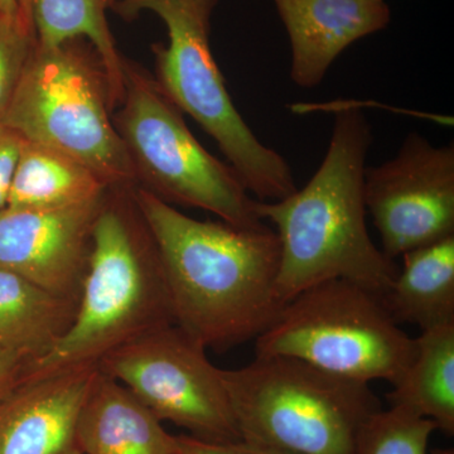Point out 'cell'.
<instances>
[{"mask_svg": "<svg viewBox=\"0 0 454 454\" xmlns=\"http://www.w3.org/2000/svg\"><path fill=\"white\" fill-rule=\"evenodd\" d=\"M98 365L23 373L0 399V454H82L80 411Z\"/></svg>", "mask_w": 454, "mask_h": 454, "instance_id": "cell-12", "label": "cell"}, {"mask_svg": "<svg viewBox=\"0 0 454 454\" xmlns=\"http://www.w3.org/2000/svg\"><path fill=\"white\" fill-rule=\"evenodd\" d=\"M207 348L173 324L113 349L101 372L134 394L160 420L208 443H234L241 435L221 369Z\"/></svg>", "mask_w": 454, "mask_h": 454, "instance_id": "cell-9", "label": "cell"}, {"mask_svg": "<svg viewBox=\"0 0 454 454\" xmlns=\"http://www.w3.org/2000/svg\"><path fill=\"white\" fill-rule=\"evenodd\" d=\"M366 212L394 260L454 235V146L411 133L395 157L366 167Z\"/></svg>", "mask_w": 454, "mask_h": 454, "instance_id": "cell-10", "label": "cell"}, {"mask_svg": "<svg viewBox=\"0 0 454 454\" xmlns=\"http://www.w3.org/2000/svg\"><path fill=\"white\" fill-rule=\"evenodd\" d=\"M255 356L297 358L348 380L396 385L415 352L380 295L348 280L316 284L284 304Z\"/></svg>", "mask_w": 454, "mask_h": 454, "instance_id": "cell-7", "label": "cell"}, {"mask_svg": "<svg viewBox=\"0 0 454 454\" xmlns=\"http://www.w3.org/2000/svg\"><path fill=\"white\" fill-rule=\"evenodd\" d=\"M241 441L295 454H355L358 432L380 411L366 382L284 356L221 369Z\"/></svg>", "mask_w": 454, "mask_h": 454, "instance_id": "cell-4", "label": "cell"}, {"mask_svg": "<svg viewBox=\"0 0 454 454\" xmlns=\"http://www.w3.org/2000/svg\"><path fill=\"white\" fill-rule=\"evenodd\" d=\"M131 188L107 191L73 325L25 373L98 365L119 346L176 324L157 247Z\"/></svg>", "mask_w": 454, "mask_h": 454, "instance_id": "cell-3", "label": "cell"}, {"mask_svg": "<svg viewBox=\"0 0 454 454\" xmlns=\"http://www.w3.org/2000/svg\"><path fill=\"white\" fill-rule=\"evenodd\" d=\"M131 196L157 247L176 325L206 348L225 351L273 324L283 309L273 229L196 220L140 186Z\"/></svg>", "mask_w": 454, "mask_h": 454, "instance_id": "cell-1", "label": "cell"}, {"mask_svg": "<svg viewBox=\"0 0 454 454\" xmlns=\"http://www.w3.org/2000/svg\"><path fill=\"white\" fill-rule=\"evenodd\" d=\"M106 8L104 0H33V26L42 46L88 41L103 65L116 106L124 95L125 59L116 49Z\"/></svg>", "mask_w": 454, "mask_h": 454, "instance_id": "cell-19", "label": "cell"}, {"mask_svg": "<svg viewBox=\"0 0 454 454\" xmlns=\"http://www.w3.org/2000/svg\"><path fill=\"white\" fill-rule=\"evenodd\" d=\"M178 454H295L278 448L258 446L247 442L234 443H208L190 435L175 437Z\"/></svg>", "mask_w": 454, "mask_h": 454, "instance_id": "cell-22", "label": "cell"}, {"mask_svg": "<svg viewBox=\"0 0 454 454\" xmlns=\"http://www.w3.org/2000/svg\"><path fill=\"white\" fill-rule=\"evenodd\" d=\"M88 43L42 46L35 40L0 124L85 164L110 187H134L136 172L110 114L109 82Z\"/></svg>", "mask_w": 454, "mask_h": 454, "instance_id": "cell-5", "label": "cell"}, {"mask_svg": "<svg viewBox=\"0 0 454 454\" xmlns=\"http://www.w3.org/2000/svg\"><path fill=\"white\" fill-rule=\"evenodd\" d=\"M106 193L66 207L0 210V267L79 301L95 223Z\"/></svg>", "mask_w": 454, "mask_h": 454, "instance_id": "cell-11", "label": "cell"}, {"mask_svg": "<svg viewBox=\"0 0 454 454\" xmlns=\"http://www.w3.org/2000/svg\"><path fill=\"white\" fill-rule=\"evenodd\" d=\"M25 139L0 124V210L7 207L12 179Z\"/></svg>", "mask_w": 454, "mask_h": 454, "instance_id": "cell-23", "label": "cell"}, {"mask_svg": "<svg viewBox=\"0 0 454 454\" xmlns=\"http://www.w3.org/2000/svg\"><path fill=\"white\" fill-rule=\"evenodd\" d=\"M27 361L7 348H0V399L22 379Z\"/></svg>", "mask_w": 454, "mask_h": 454, "instance_id": "cell-24", "label": "cell"}, {"mask_svg": "<svg viewBox=\"0 0 454 454\" xmlns=\"http://www.w3.org/2000/svg\"><path fill=\"white\" fill-rule=\"evenodd\" d=\"M333 136L309 184L278 201H259L260 219L276 226L280 245L276 292L286 304L327 280H348L384 297L397 276L366 226L364 175L372 142L360 109H334Z\"/></svg>", "mask_w": 454, "mask_h": 454, "instance_id": "cell-2", "label": "cell"}, {"mask_svg": "<svg viewBox=\"0 0 454 454\" xmlns=\"http://www.w3.org/2000/svg\"><path fill=\"white\" fill-rule=\"evenodd\" d=\"M430 454H454L452 448H434L430 450Z\"/></svg>", "mask_w": 454, "mask_h": 454, "instance_id": "cell-27", "label": "cell"}, {"mask_svg": "<svg viewBox=\"0 0 454 454\" xmlns=\"http://www.w3.org/2000/svg\"><path fill=\"white\" fill-rule=\"evenodd\" d=\"M0 16L20 20L17 0H0Z\"/></svg>", "mask_w": 454, "mask_h": 454, "instance_id": "cell-26", "label": "cell"}, {"mask_svg": "<svg viewBox=\"0 0 454 454\" xmlns=\"http://www.w3.org/2000/svg\"><path fill=\"white\" fill-rule=\"evenodd\" d=\"M35 33L18 18L0 16V121L20 82L33 47Z\"/></svg>", "mask_w": 454, "mask_h": 454, "instance_id": "cell-21", "label": "cell"}, {"mask_svg": "<svg viewBox=\"0 0 454 454\" xmlns=\"http://www.w3.org/2000/svg\"><path fill=\"white\" fill-rule=\"evenodd\" d=\"M217 0H129L122 14L153 12L168 32V44L155 46L158 86L170 103L195 119L217 143L247 192L259 201L292 195L288 162L253 133L238 112L212 56L210 22Z\"/></svg>", "mask_w": 454, "mask_h": 454, "instance_id": "cell-6", "label": "cell"}, {"mask_svg": "<svg viewBox=\"0 0 454 454\" xmlns=\"http://www.w3.org/2000/svg\"><path fill=\"white\" fill-rule=\"evenodd\" d=\"M77 441L82 454H178L175 435L100 369L80 411Z\"/></svg>", "mask_w": 454, "mask_h": 454, "instance_id": "cell-14", "label": "cell"}, {"mask_svg": "<svg viewBox=\"0 0 454 454\" xmlns=\"http://www.w3.org/2000/svg\"><path fill=\"white\" fill-rule=\"evenodd\" d=\"M104 2H106V7H113V5L118 7L121 3L129 2V0H104Z\"/></svg>", "mask_w": 454, "mask_h": 454, "instance_id": "cell-28", "label": "cell"}, {"mask_svg": "<svg viewBox=\"0 0 454 454\" xmlns=\"http://www.w3.org/2000/svg\"><path fill=\"white\" fill-rule=\"evenodd\" d=\"M435 430L432 420L408 409H380L361 427L355 454H429L430 437Z\"/></svg>", "mask_w": 454, "mask_h": 454, "instance_id": "cell-20", "label": "cell"}, {"mask_svg": "<svg viewBox=\"0 0 454 454\" xmlns=\"http://www.w3.org/2000/svg\"><path fill=\"white\" fill-rule=\"evenodd\" d=\"M77 303L0 267V348L27 365L46 356L73 325Z\"/></svg>", "mask_w": 454, "mask_h": 454, "instance_id": "cell-15", "label": "cell"}, {"mask_svg": "<svg viewBox=\"0 0 454 454\" xmlns=\"http://www.w3.org/2000/svg\"><path fill=\"white\" fill-rule=\"evenodd\" d=\"M390 406L408 409L454 434V322L422 331L413 360L389 395Z\"/></svg>", "mask_w": 454, "mask_h": 454, "instance_id": "cell-18", "label": "cell"}, {"mask_svg": "<svg viewBox=\"0 0 454 454\" xmlns=\"http://www.w3.org/2000/svg\"><path fill=\"white\" fill-rule=\"evenodd\" d=\"M292 47L291 79L303 89L324 82L348 47L389 26L385 0H273Z\"/></svg>", "mask_w": 454, "mask_h": 454, "instance_id": "cell-13", "label": "cell"}, {"mask_svg": "<svg viewBox=\"0 0 454 454\" xmlns=\"http://www.w3.org/2000/svg\"><path fill=\"white\" fill-rule=\"evenodd\" d=\"M18 11H20V20L26 28L29 31L35 32V26H33L32 7L33 0H17Z\"/></svg>", "mask_w": 454, "mask_h": 454, "instance_id": "cell-25", "label": "cell"}, {"mask_svg": "<svg viewBox=\"0 0 454 454\" xmlns=\"http://www.w3.org/2000/svg\"><path fill=\"white\" fill-rule=\"evenodd\" d=\"M389 291L382 297L397 325L420 331L454 322V235L403 255Z\"/></svg>", "mask_w": 454, "mask_h": 454, "instance_id": "cell-16", "label": "cell"}, {"mask_svg": "<svg viewBox=\"0 0 454 454\" xmlns=\"http://www.w3.org/2000/svg\"><path fill=\"white\" fill-rule=\"evenodd\" d=\"M110 186L88 166L49 146L25 140L7 207L49 210L91 201Z\"/></svg>", "mask_w": 454, "mask_h": 454, "instance_id": "cell-17", "label": "cell"}, {"mask_svg": "<svg viewBox=\"0 0 454 454\" xmlns=\"http://www.w3.org/2000/svg\"><path fill=\"white\" fill-rule=\"evenodd\" d=\"M115 127L136 172L137 186L169 205L201 208L223 223L259 229L256 203L235 170L208 153L193 137L181 110L155 80L130 62Z\"/></svg>", "mask_w": 454, "mask_h": 454, "instance_id": "cell-8", "label": "cell"}]
</instances>
